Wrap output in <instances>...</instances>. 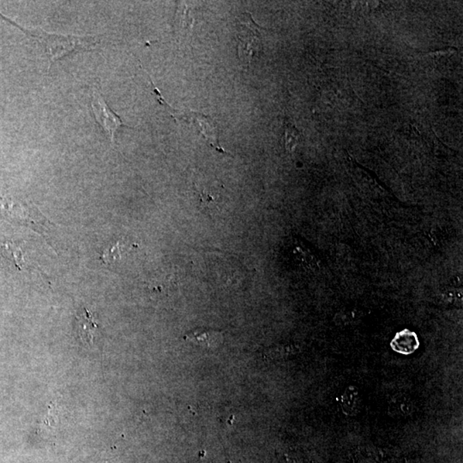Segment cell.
<instances>
[{"label": "cell", "instance_id": "14", "mask_svg": "<svg viewBox=\"0 0 463 463\" xmlns=\"http://www.w3.org/2000/svg\"><path fill=\"white\" fill-rule=\"evenodd\" d=\"M122 245L120 242H117L111 246V248L106 250L102 255V260L106 264L115 263L117 260L121 257Z\"/></svg>", "mask_w": 463, "mask_h": 463}, {"label": "cell", "instance_id": "5", "mask_svg": "<svg viewBox=\"0 0 463 463\" xmlns=\"http://www.w3.org/2000/svg\"><path fill=\"white\" fill-rule=\"evenodd\" d=\"M185 341L204 349L217 348L223 342V333L211 329H198L185 335Z\"/></svg>", "mask_w": 463, "mask_h": 463}, {"label": "cell", "instance_id": "2", "mask_svg": "<svg viewBox=\"0 0 463 463\" xmlns=\"http://www.w3.org/2000/svg\"><path fill=\"white\" fill-rule=\"evenodd\" d=\"M261 27L254 22L252 15L244 13L239 17L236 36L238 40V56L244 67H249L255 56L262 51Z\"/></svg>", "mask_w": 463, "mask_h": 463}, {"label": "cell", "instance_id": "12", "mask_svg": "<svg viewBox=\"0 0 463 463\" xmlns=\"http://www.w3.org/2000/svg\"><path fill=\"white\" fill-rule=\"evenodd\" d=\"M298 348L294 345L278 346L264 350L263 357L266 359H281L295 355Z\"/></svg>", "mask_w": 463, "mask_h": 463}, {"label": "cell", "instance_id": "3", "mask_svg": "<svg viewBox=\"0 0 463 463\" xmlns=\"http://www.w3.org/2000/svg\"><path fill=\"white\" fill-rule=\"evenodd\" d=\"M92 109L94 112L96 122L108 132L111 137L112 143H115L116 130L120 126H125L121 119L109 108L101 93L94 91L92 95Z\"/></svg>", "mask_w": 463, "mask_h": 463}, {"label": "cell", "instance_id": "4", "mask_svg": "<svg viewBox=\"0 0 463 463\" xmlns=\"http://www.w3.org/2000/svg\"><path fill=\"white\" fill-rule=\"evenodd\" d=\"M173 117L175 119H184L185 121L190 120V122L191 121L195 126H198L199 132L204 135L206 141L211 144V146L219 151V152L228 154L219 145V140L215 132V129L212 127V121L211 119H209L207 116L199 115L197 112H188L185 113V115L184 113L178 115H174Z\"/></svg>", "mask_w": 463, "mask_h": 463}, {"label": "cell", "instance_id": "9", "mask_svg": "<svg viewBox=\"0 0 463 463\" xmlns=\"http://www.w3.org/2000/svg\"><path fill=\"white\" fill-rule=\"evenodd\" d=\"M0 209L5 211L7 215H9L12 218H19L21 219H25L27 223H33L36 224V218H43L44 216L39 214L34 215L32 212H29V209H23L22 205L19 202L12 200V198L6 197H0ZM40 223V222H38Z\"/></svg>", "mask_w": 463, "mask_h": 463}, {"label": "cell", "instance_id": "8", "mask_svg": "<svg viewBox=\"0 0 463 463\" xmlns=\"http://www.w3.org/2000/svg\"><path fill=\"white\" fill-rule=\"evenodd\" d=\"M340 407L346 416H356L362 407V398L359 389L355 385L346 387L340 396Z\"/></svg>", "mask_w": 463, "mask_h": 463}, {"label": "cell", "instance_id": "11", "mask_svg": "<svg viewBox=\"0 0 463 463\" xmlns=\"http://www.w3.org/2000/svg\"><path fill=\"white\" fill-rule=\"evenodd\" d=\"M0 256L12 261L20 270L26 267V260L24 259L23 250L16 244L0 243Z\"/></svg>", "mask_w": 463, "mask_h": 463}, {"label": "cell", "instance_id": "6", "mask_svg": "<svg viewBox=\"0 0 463 463\" xmlns=\"http://www.w3.org/2000/svg\"><path fill=\"white\" fill-rule=\"evenodd\" d=\"M391 349L403 355H410L420 346V341L416 333L405 329L396 333L390 342Z\"/></svg>", "mask_w": 463, "mask_h": 463}, {"label": "cell", "instance_id": "13", "mask_svg": "<svg viewBox=\"0 0 463 463\" xmlns=\"http://www.w3.org/2000/svg\"><path fill=\"white\" fill-rule=\"evenodd\" d=\"M298 139H300V133L294 126L288 123L285 130V144H286L288 152H293L298 143Z\"/></svg>", "mask_w": 463, "mask_h": 463}, {"label": "cell", "instance_id": "10", "mask_svg": "<svg viewBox=\"0 0 463 463\" xmlns=\"http://www.w3.org/2000/svg\"><path fill=\"white\" fill-rule=\"evenodd\" d=\"M79 335L86 344L92 345L94 343L95 333L98 324H96L94 315L88 309H84L80 314L77 316Z\"/></svg>", "mask_w": 463, "mask_h": 463}, {"label": "cell", "instance_id": "7", "mask_svg": "<svg viewBox=\"0 0 463 463\" xmlns=\"http://www.w3.org/2000/svg\"><path fill=\"white\" fill-rule=\"evenodd\" d=\"M415 403L407 394H397L388 403L387 414L393 418H406L415 411Z\"/></svg>", "mask_w": 463, "mask_h": 463}, {"label": "cell", "instance_id": "1", "mask_svg": "<svg viewBox=\"0 0 463 463\" xmlns=\"http://www.w3.org/2000/svg\"><path fill=\"white\" fill-rule=\"evenodd\" d=\"M15 24L29 36L36 38L43 44L45 51L49 58L50 64L60 60L65 55L75 51H91L99 46V40L95 36H64V34H50L40 29H24Z\"/></svg>", "mask_w": 463, "mask_h": 463}]
</instances>
